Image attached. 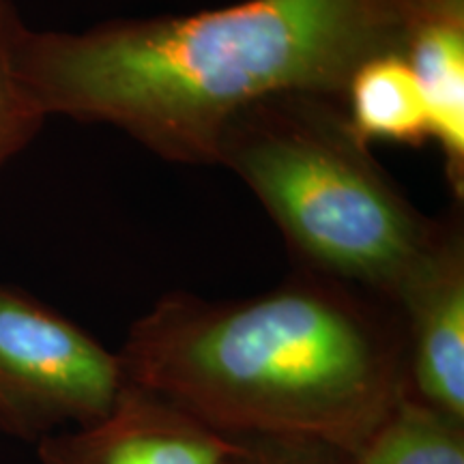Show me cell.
<instances>
[{
    "label": "cell",
    "mask_w": 464,
    "mask_h": 464,
    "mask_svg": "<svg viewBox=\"0 0 464 464\" xmlns=\"http://www.w3.org/2000/svg\"><path fill=\"white\" fill-rule=\"evenodd\" d=\"M222 464H351V456L305 440L235 439Z\"/></svg>",
    "instance_id": "11"
},
{
    "label": "cell",
    "mask_w": 464,
    "mask_h": 464,
    "mask_svg": "<svg viewBox=\"0 0 464 464\" xmlns=\"http://www.w3.org/2000/svg\"><path fill=\"white\" fill-rule=\"evenodd\" d=\"M235 439L127 382L100 421L37 443L42 464H222Z\"/></svg>",
    "instance_id": "6"
},
{
    "label": "cell",
    "mask_w": 464,
    "mask_h": 464,
    "mask_svg": "<svg viewBox=\"0 0 464 464\" xmlns=\"http://www.w3.org/2000/svg\"><path fill=\"white\" fill-rule=\"evenodd\" d=\"M344 110L365 144L387 140L421 147L430 140L426 97L402 54H382L363 63L348 80Z\"/></svg>",
    "instance_id": "8"
},
{
    "label": "cell",
    "mask_w": 464,
    "mask_h": 464,
    "mask_svg": "<svg viewBox=\"0 0 464 464\" xmlns=\"http://www.w3.org/2000/svg\"><path fill=\"white\" fill-rule=\"evenodd\" d=\"M409 396L464 421V219L454 202L448 232L398 299Z\"/></svg>",
    "instance_id": "5"
},
{
    "label": "cell",
    "mask_w": 464,
    "mask_h": 464,
    "mask_svg": "<svg viewBox=\"0 0 464 464\" xmlns=\"http://www.w3.org/2000/svg\"><path fill=\"white\" fill-rule=\"evenodd\" d=\"M351 464H464V421L406 396Z\"/></svg>",
    "instance_id": "9"
},
{
    "label": "cell",
    "mask_w": 464,
    "mask_h": 464,
    "mask_svg": "<svg viewBox=\"0 0 464 464\" xmlns=\"http://www.w3.org/2000/svg\"><path fill=\"white\" fill-rule=\"evenodd\" d=\"M119 353L0 282V434L42 443L106 417L125 390Z\"/></svg>",
    "instance_id": "4"
},
{
    "label": "cell",
    "mask_w": 464,
    "mask_h": 464,
    "mask_svg": "<svg viewBox=\"0 0 464 464\" xmlns=\"http://www.w3.org/2000/svg\"><path fill=\"white\" fill-rule=\"evenodd\" d=\"M116 353L127 382L230 439L353 456L409 396L398 307L304 269L247 299L161 295Z\"/></svg>",
    "instance_id": "2"
},
{
    "label": "cell",
    "mask_w": 464,
    "mask_h": 464,
    "mask_svg": "<svg viewBox=\"0 0 464 464\" xmlns=\"http://www.w3.org/2000/svg\"><path fill=\"white\" fill-rule=\"evenodd\" d=\"M402 56L420 80L430 140L443 155L454 202L464 200V0H423Z\"/></svg>",
    "instance_id": "7"
},
{
    "label": "cell",
    "mask_w": 464,
    "mask_h": 464,
    "mask_svg": "<svg viewBox=\"0 0 464 464\" xmlns=\"http://www.w3.org/2000/svg\"><path fill=\"white\" fill-rule=\"evenodd\" d=\"M22 20L9 0H0V166L42 131L45 116L15 72L14 45Z\"/></svg>",
    "instance_id": "10"
},
{
    "label": "cell",
    "mask_w": 464,
    "mask_h": 464,
    "mask_svg": "<svg viewBox=\"0 0 464 464\" xmlns=\"http://www.w3.org/2000/svg\"><path fill=\"white\" fill-rule=\"evenodd\" d=\"M269 213L297 269L344 282L387 304L437 252L443 218L421 213L357 136L344 100L280 92L241 108L216 142Z\"/></svg>",
    "instance_id": "3"
},
{
    "label": "cell",
    "mask_w": 464,
    "mask_h": 464,
    "mask_svg": "<svg viewBox=\"0 0 464 464\" xmlns=\"http://www.w3.org/2000/svg\"><path fill=\"white\" fill-rule=\"evenodd\" d=\"M423 0H243L80 33L20 26L15 72L45 119L112 125L158 158L216 166L226 121L280 92L344 100L363 63L402 54Z\"/></svg>",
    "instance_id": "1"
}]
</instances>
